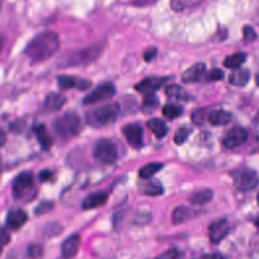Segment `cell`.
<instances>
[{
	"instance_id": "obj_1",
	"label": "cell",
	"mask_w": 259,
	"mask_h": 259,
	"mask_svg": "<svg viewBox=\"0 0 259 259\" xmlns=\"http://www.w3.org/2000/svg\"><path fill=\"white\" fill-rule=\"evenodd\" d=\"M60 48L59 35L52 30L37 33L26 46L24 54L32 62H42L51 58Z\"/></svg>"
},
{
	"instance_id": "obj_2",
	"label": "cell",
	"mask_w": 259,
	"mask_h": 259,
	"mask_svg": "<svg viewBox=\"0 0 259 259\" xmlns=\"http://www.w3.org/2000/svg\"><path fill=\"white\" fill-rule=\"evenodd\" d=\"M118 112L119 106L117 103H108L88 111L86 113V119L91 126L101 127L113 122Z\"/></svg>"
},
{
	"instance_id": "obj_3",
	"label": "cell",
	"mask_w": 259,
	"mask_h": 259,
	"mask_svg": "<svg viewBox=\"0 0 259 259\" xmlns=\"http://www.w3.org/2000/svg\"><path fill=\"white\" fill-rule=\"evenodd\" d=\"M55 132L64 139H70L77 136L81 130L80 117L72 111H68L59 116L54 121Z\"/></svg>"
},
{
	"instance_id": "obj_4",
	"label": "cell",
	"mask_w": 259,
	"mask_h": 259,
	"mask_svg": "<svg viewBox=\"0 0 259 259\" xmlns=\"http://www.w3.org/2000/svg\"><path fill=\"white\" fill-rule=\"evenodd\" d=\"M94 157L102 163H113L117 158V149L114 143L108 139H101L96 142L93 149Z\"/></svg>"
},
{
	"instance_id": "obj_5",
	"label": "cell",
	"mask_w": 259,
	"mask_h": 259,
	"mask_svg": "<svg viewBox=\"0 0 259 259\" xmlns=\"http://www.w3.org/2000/svg\"><path fill=\"white\" fill-rule=\"evenodd\" d=\"M258 175L255 170L250 168H244L234 175V183L237 189L241 191H249L255 188L258 184Z\"/></svg>"
},
{
	"instance_id": "obj_6",
	"label": "cell",
	"mask_w": 259,
	"mask_h": 259,
	"mask_svg": "<svg viewBox=\"0 0 259 259\" xmlns=\"http://www.w3.org/2000/svg\"><path fill=\"white\" fill-rule=\"evenodd\" d=\"M98 55V50L96 48H87L78 52H74L63 58V66H80L92 62Z\"/></svg>"
},
{
	"instance_id": "obj_7",
	"label": "cell",
	"mask_w": 259,
	"mask_h": 259,
	"mask_svg": "<svg viewBox=\"0 0 259 259\" xmlns=\"http://www.w3.org/2000/svg\"><path fill=\"white\" fill-rule=\"evenodd\" d=\"M34 183L33 175L30 172H22L17 175L12 184V193L15 198L24 197L32 189Z\"/></svg>"
},
{
	"instance_id": "obj_8",
	"label": "cell",
	"mask_w": 259,
	"mask_h": 259,
	"mask_svg": "<svg viewBox=\"0 0 259 259\" xmlns=\"http://www.w3.org/2000/svg\"><path fill=\"white\" fill-rule=\"evenodd\" d=\"M115 92L114 85L110 82H104L98 85L95 89H93L89 94H87L83 100L85 104H92L98 101L107 99L111 97Z\"/></svg>"
},
{
	"instance_id": "obj_9",
	"label": "cell",
	"mask_w": 259,
	"mask_h": 259,
	"mask_svg": "<svg viewBox=\"0 0 259 259\" xmlns=\"http://www.w3.org/2000/svg\"><path fill=\"white\" fill-rule=\"evenodd\" d=\"M248 138L247 131L242 126H235L230 130L223 139V144L227 148H235L246 142Z\"/></svg>"
},
{
	"instance_id": "obj_10",
	"label": "cell",
	"mask_w": 259,
	"mask_h": 259,
	"mask_svg": "<svg viewBox=\"0 0 259 259\" xmlns=\"http://www.w3.org/2000/svg\"><path fill=\"white\" fill-rule=\"evenodd\" d=\"M230 231V224L227 220H219L213 222L208 229L209 239L212 243L218 244L221 242L229 233Z\"/></svg>"
},
{
	"instance_id": "obj_11",
	"label": "cell",
	"mask_w": 259,
	"mask_h": 259,
	"mask_svg": "<svg viewBox=\"0 0 259 259\" xmlns=\"http://www.w3.org/2000/svg\"><path fill=\"white\" fill-rule=\"evenodd\" d=\"M122 134L124 135L127 143L133 148H140L143 144V132L139 124L128 123L122 127Z\"/></svg>"
},
{
	"instance_id": "obj_12",
	"label": "cell",
	"mask_w": 259,
	"mask_h": 259,
	"mask_svg": "<svg viewBox=\"0 0 259 259\" xmlns=\"http://www.w3.org/2000/svg\"><path fill=\"white\" fill-rule=\"evenodd\" d=\"M165 81V78L162 77H147L143 79L140 83H138L135 88L138 92L142 93L143 95H148L154 93L157 89L161 87L163 82Z\"/></svg>"
},
{
	"instance_id": "obj_13",
	"label": "cell",
	"mask_w": 259,
	"mask_h": 259,
	"mask_svg": "<svg viewBox=\"0 0 259 259\" xmlns=\"http://www.w3.org/2000/svg\"><path fill=\"white\" fill-rule=\"evenodd\" d=\"M58 83L59 86L63 89L77 88L79 90H85L91 86L90 80L78 78L75 76H59Z\"/></svg>"
},
{
	"instance_id": "obj_14",
	"label": "cell",
	"mask_w": 259,
	"mask_h": 259,
	"mask_svg": "<svg viewBox=\"0 0 259 259\" xmlns=\"http://www.w3.org/2000/svg\"><path fill=\"white\" fill-rule=\"evenodd\" d=\"M80 243H81V238L78 234H74L68 237L61 246L62 256L66 258L74 257L78 253Z\"/></svg>"
},
{
	"instance_id": "obj_15",
	"label": "cell",
	"mask_w": 259,
	"mask_h": 259,
	"mask_svg": "<svg viewBox=\"0 0 259 259\" xmlns=\"http://www.w3.org/2000/svg\"><path fill=\"white\" fill-rule=\"evenodd\" d=\"M108 195L105 191H95L87 195L83 202H82V208L83 209H92L98 206L103 205L107 201Z\"/></svg>"
},
{
	"instance_id": "obj_16",
	"label": "cell",
	"mask_w": 259,
	"mask_h": 259,
	"mask_svg": "<svg viewBox=\"0 0 259 259\" xmlns=\"http://www.w3.org/2000/svg\"><path fill=\"white\" fill-rule=\"evenodd\" d=\"M26 221H27V213L21 208L10 210L6 219L8 228L12 230L20 229L26 223Z\"/></svg>"
},
{
	"instance_id": "obj_17",
	"label": "cell",
	"mask_w": 259,
	"mask_h": 259,
	"mask_svg": "<svg viewBox=\"0 0 259 259\" xmlns=\"http://www.w3.org/2000/svg\"><path fill=\"white\" fill-rule=\"evenodd\" d=\"M205 72V65L203 63H196L188 68L181 76V80L184 83L197 82Z\"/></svg>"
},
{
	"instance_id": "obj_18",
	"label": "cell",
	"mask_w": 259,
	"mask_h": 259,
	"mask_svg": "<svg viewBox=\"0 0 259 259\" xmlns=\"http://www.w3.org/2000/svg\"><path fill=\"white\" fill-rule=\"evenodd\" d=\"M33 132H34V135H35L37 141L39 142L40 146L42 147V149L49 150L53 145V140H52L46 125L40 123V124L34 126Z\"/></svg>"
},
{
	"instance_id": "obj_19",
	"label": "cell",
	"mask_w": 259,
	"mask_h": 259,
	"mask_svg": "<svg viewBox=\"0 0 259 259\" xmlns=\"http://www.w3.org/2000/svg\"><path fill=\"white\" fill-rule=\"evenodd\" d=\"M250 78V72L246 69H236L231 73L229 77V82L235 86H244L248 83Z\"/></svg>"
},
{
	"instance_id": "obj_20",
	"label": "cell",
	"mask_w": 259,
	"mask_h": 259,
	"mask_svg": "<svg viewBox=\"0 0 259 259\" xmlns=\"http://www.w3.org/2000/svg\"><path fill=\"white\" fill-rule=\"evenodd\" d=\"M66 102V98L61 93L52 92L47 95L45 99V106L51 110H58L60 109L64 103Z\"/></svg>"
},
{
	"instance_id": "obj_21",
	"label": "cell",
	"mask_w": 259,
	"mask_h": 259,
	"mask_svg": "<svg viewBox=\"0 0 259 259\" xmlns=\"http://www.w3.org/2000/svg\"><path fill=\"white\" fill-rule=\"evenodd\" d=\"M231 113L223 109H217L208 114V120L213 125H224L231 120Z\"/></svg>"
},
{
	"instance_id": "obj_22",
	"label": "cell",
	"mask_w": 259,
	"mask_h": 259,
	"mask_svg": "<svg viewBox=\"0 0 259 259\" xmlns=\"http://www.w3.org/2000/svg\"><path fill=\"white\" fill-rule=\"evenodd\" d=\"M148 127L152 131V133L156 136V138L161 139L168 133V126L167 124L159 119V118H151L147 122Z\"/></svg>"
},
{
	"instance_id": "obj_23",
	"label": "cell",
	"mask_w": 259,
	"mask_h": 259,
	"mask_svg": "<svg viewBox=\"0 0 259 259\" xmlns=\"http://www.w3.org/2000/svg\"><path fill=\"white\" fill-rule=\"evenodd\" d=\"M192 209L186 207V206H179L176 207L172 212V222L174 224H180L185 222L186 220L191 218Z\"/></svg>"
},
{
	"instance_id": "obj_24",
	"label": "cell",
	"mask_w": 259,
	"mask_h": 259,
	"mask_svg": "<svg viewBox=\"0 0 259 259\" xmlns=\"http://www.w3.org/2000/svg\"><path fill=\"white\" fill-rule=\"evenodd\" d=\"M202 0H170L171 7L175 11H184L199 5Z\"/></svg>"
},
{
	"instance_id": "obj_25",
	"label": "cell",
	"mask_w": 259,
	"mask_h": 259,
	"mask_svg": "<svg viewBox=\"0 0 259 259\" xmlns=\"http://www.w3.org/2000/svg\"><path fill=\"white\" fill-rule=\"evenodd\" d=\"M245 60H246V54H244V53H235L231 56H228L225 59L224 65L227 68L237 69L245 62Z\"/></svg>"
},
{
	"instance_id": "obj_26",
	"label": "cell",
	"mask_w": 259,
	"mask_h": 259,
	"mask_svg": "<svg viewBox=\"0 0 259 259\" xmlns=\"http://www.w3.org/2000/svg\"><path fill=\"white\" fill-rule=\"evenodd\" d=\"M162 167H163V164H161V163H157V162L149 163V164L145 165L144 167H142V168L140 169L139 175H140L141 178L149 179V178H151L153 175H155L158 171H160Z\"/></svg>"
},
{
	"instance_id": "obj_27",
	"label": "cell",
	"mask_w": 259,
	"mask_h": 259,
	"mask_svg": "<svg viewBox=\"0 0 259 259\" xmlns=\"http://www.w3.org/2000/svg\"><path fill=\"white\" fill-rule=\"evenodd\" d=\"M212 198V191L210 189H202L195 192L191 197L190 201L193 204H204Z\"/></svg>"
},
{
	"instance_id": "obj_28",
	"label": "cell",
	"mask_w": 259,
	"mask_h": 259,
	"mask_svg": "<svg viewBox=\"0 0 259 259\" xmlns=\"http://www.w3.org/2000/svg\"><path fill=\"white\" fill-rule=\"evenodd\" d=\"M191 133H192V127L190 125L184 124L182 126H179L174 134L173 141L175 142L176 145H181L186 142V140L188 139Z\"/></svg>"
},
{
	"instance_id": "obj_29",
	"label": "cell",
	"mask_w": 259,
	"mask_h": 259,
	"mask_svg": "<svg viewBox=\"0 0 259 259\" xmlns=\"http://www.w3.org/2000/svg\"><path fill=\"white\" fill-rule=\"evenodd\" d=\"M182 112H183V108L176 104H166L162 109L163 115L168 119L177 118L182 114Z\"/></svg>"
},
{
	"instance_id": "obj_30",
	"label": "cell",
	"mask_w": 259,
	"mask_h": 259,
	"mask_svg": "<svg viewBox=\"0 0 259 259\" xmlns=\"http://www.w3.org/2000/svg\"><path fill=\"white\" fill-rule=\"evenodd\" d=\"M165 93L169 97H173L176 99H187L186 92L179 85H176V84H170L166 86Z\"/></svg>"
},
{
	"instance_id": "obj_31",
	"label": "cell",
	"mask_w": 259,
	"mask_h": 259,
	"mask_svg": "<svg viewBox=\"0 0 259 259\" xmlns=\"http://www.w3.org/2000/svg\"><path fill=\"white\" fill-rule=\"evenodd\" d=\"M143 186V191L147 195H159L163 192V188L158 181H150Z\"/></svg>"
},
{
	"instance_id": "obj_32",
	"label": "cell",
	"mask_w": 259,
	"mask_h": 259,
	"mask_svg": "<svg viewBox=\"0 0 259 259\" xmlns=\"http://www.w3.org/2000/svg\"><path fill=\"white\" fill-rule=\"evenodd\" d=\"M159 104V100L156 97L154 93L144 95V103H143V108L145 111H153Z\"/></svg>"
},
{
	"instance_id": "obj_33",
	"label": "cell",
	"mask_w": 259,
	"mask_h": 259,
	"mask_svg": "<svg viewBox=\"0 0 259 259\" xmlns=\"http://www.w3.org/2000/svg\"><path fill=\"white\" fill-rule=\"evenodd\" d=\"M224 77V72L221 69L214 68L209 70L206 75H205V79L207 81H217V80H221Z\"/></svg>"
},
{
	"instance_id": "obj_34",
	"label": "cell",
	"mask_w": 259,
	"mask_h": 259,
	"mask_svg": "<svg viewBox=\"0 0 259 259\" xmlns=\"http://www.w3.org/2000/svg\"><path fill=\"white\" fill-rule=\"evenodd\" d=\"M44 249L39 244H31L27 248V255L29 257H39L42 255Z\"/></svg>"
},
{
	"instance_id": "obj_35",
	"label": "cell",
	"mask_w": 259,
	"mask_h": 259,
	"mask_svg": "<svg viewBox=\"0 0 259 259\" xmlns=\"http://www.w3.org/2000/svg\"><path fill=\"white\" fill-rule=\"evenodd\" d=\"M205 118H206V112L204 109H197L191 115V119L195 124L203 123Z\"/></svg>"
},
{
	"instance_id": "obj_36",
	"label": "cell",
	"mask_w": 259,
	"mask_h": 259,
	"mask_svg": "<svg viewBox=\"0 0 259 259\" xmlns=\"http://www.w3.org/2000/svg\"><path fill=\"white\" fill-rule=\"evenodd\" d=\"M10 241V234L5 228H0V254L3 247Z\"/></svg>"
},
{
	"instance_id": "obj_37",
	"label": "cell",
	"mask_w": 259,
	"mask_h": 259,
	"mask_svg": "<svg viewBox=\"0 0 259 259\" xmlns=\"http://www.w3.org/2000/svg\"><path fill=\"white\" fill-rule=\"evenodd\" d=\"M244 39L247 41H252L256 37V32L251 26H245L243 29Z\"/></svg>"
},
{
	"instance_id": "obj_38",
	"label": "cell",
	"mask_w": 259,
	"mask_h": 259,
	"mask_svg": "<svg viewBox=\"0 0 259 259\" xmlns=\"http://www.w3.org/2000/svg\"><path fill=\"white\" fill-rule=\"evenodd\" d=\"M156 55H157V50L154 48H151L144 53V59H145V61L150 62L156 57Z\"/></svg>"
},
{
	"instance_id": "obj_39",
	"label": "cell",
	"mask_w": 259,
	"mask_h": 259,
	"mask_svg": "<svg viewBox=\"0 0 259 259\" xmlns=\"http://www.w3.org/2000/svg\"><path fill=\"white\" fill-rule=\"evenodd\" d=\"M181 256V253L176 250V249H172V250H169L167 251L166 253H164L163 255H160V257H165V258H176V257H179Z\"/></svg>"
},
{
	"instance_id": "obj_40",
	"label": "cell",
	"mask_w": 259,
	"mask_h": 259,
	"mask_svg": "<svg viewBox=\"0 0 259 259\" xmlns=\"http://www.w3.org/2000/svg\"><path fill=\"white\" fill-rule=\"evenodd\" d=\"M53 177V172L50 170H42L39 173V180L40 181H47L50 180Z\"/></svg>"
},
{
	"instance_id": "obj_41",
	"label": "cell",
	"mask_w": 259,
	"mask_h": 259,
	"mask_svg": "<svg viewBox=\"0 0 259 259\" xmlns=\"http://www.w3.org/2000/svg\"><path fill=\"white\" fill-rule=\"evenodd\" d=\"M50 205H52V204L49 203V202H44V203H41V204L36 208V213H42V212L48 211V210L51 208Z\"/></svg>"
},
{
	"instance_id": "obj_42",
	"label": "cell",
	"mask_w": 259,
	"mask_h": 259,
	"mask_svg": "<svg viewBox=\"0 0 259 259\" xmlns=\"http://www.w3.org/2000/svg\"><path fill=\"white\" fill-rule=\"evenodd\" d=\"M256 82H257V84L259 85V71H258V73H257V76H256Z\"/></svg>"
},
{
	"instance_id": "obj_43",
	"label": "cell",
	"mask_w": 259,
	"mask_h": 259,
	"mask_svg": "<svg viewBox=\"0 0 259 259\" xmlns=\"http://www.w3.org/2000/svg\"><path fill=\"white\" fill-rule=\"evenodd\" d=\"M2 5H3V0H0V10L2 8Z\"/></svg>"
},
{
	"instance_id": "obj_44",
	"label": "cell",
	"mask_w": 259,
	"mask_h": 259,
	"mask_svg": "<svg viewBox=\"0 0 259 259\" xmlns=\"http://www.w3.org/2000/svg\"><path fill=\"white\" fill-rule=\"evenodd\" d=\"M257 201H258V204H259V192H258V194H257Z\"/></svg>"
},
{
	"instance_id": "obj_45",
	"label": "cell",
	"mask_w": 259,
	"mask_h": 259,
	"mask_svg": "<svg viewBox=\"0 0 259 259\" xmlns=\"http://www.w3.org/2000/svg\"><path fill=\"white\" fill-rule=\"evenodd\" d=\"M0 160H1V158H0Z\"/></svg>"
}]
</instances>
